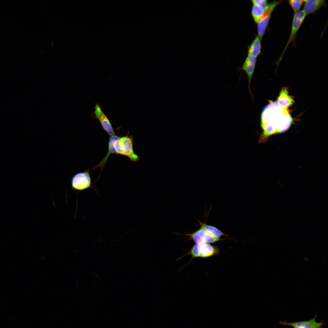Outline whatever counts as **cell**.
<instances>
[{
	"instance_id": "obj_1",
	"label": "cell",
	"mask_w": 328,
	"mask_h": 328,
	"mask_svg": "<svg viewBox=\"0 0 328 328\" xmlns=\"http://www.w3.org/2000/svg\"><path fill=\"white\" fill-rule=\"evenodd\" d=\"M293 119L288 109L280 105L276 101H269L263 109L261 115V126L258 143L266 142L271 136L287 131L291 127Z\"/></svg>"
},
{
	"instance_id": "obj_2",
	"label": "cell",
	"mask_w": 328,
	"mask_h": 328,
	"mask_svg": "<svg viewBox=\"0 0 328 328\" xmlns=\"http://www.w3.org/2000/svg\"><path fill=\"white\" fill-rule=\"evenodd\" d=\"M133 136L128 134L119 138L114 142V146L116 154L125 156L133 162L140 159L139 156L134 152L133 148Z\"/></svg>"
},
{
	"instance_id": "obj_3",
	"label": "cell",
	"mask_w": 328,
	"mask_h": 328,
	"mask_svg": "<svg viewBox=\"0 0 328 328\" xmlns=\"http://www.w3.org/2000/svg\"><path fill=\"white\" fill-rule=\"evenodd\" d=\"M216 247L210 243H201L196 244L190 250L187 255L192 256V258H206L211 256L217 252Z\"/></svg>"
},
{
	"instance_id": "obj_4",
	"label": "cell",
	"mask_w": 328,
	"mask_h": 328,
	"mask_svg": "<svg viewBox=\"0 0 328 328\" xmlns=\"http://www.w3.org/2000/svg\"><path fill=\"white\" fill-rule=\"evenodd\" d=\"M71 182L72 189L75 190L82 191L93 188L89 170L75 174L71 178Z\"/></svg>"
},
{
	"instance_id": "obj_5",
	"label": "cell",
	"mask_w": 328,
	"mask_h": 328,
	"mask_svg": "<svg viewBox=\"0 0 328 328\" xmlns=\"http://www.w3.org/2000/svg\"><path fill=\"white\" fill-rule=\"evenodd\" d=\"M306 15L303 10L295 13L293 19L291 29L289 38L279 60L280 61L290 43L294 40Z\"/></svg>"
},
{
	"instance_id": "obj_6",
	"label": "cell",
	"mask_w": 328,
	"mask_h": 328,
	"mask_svg": "<svg viewBox=\"0 0 328 328\" xmlns=\"http://www.w3.org/2000/svg\"><path fill=\"white\" fill-rule=\"evenodd\" d=\"M281 2V1H274L268 4L264 14L257 23L258 32L261 39H262L265 33L273 11Z\"/></svg>"
},
{
	"instance_id": "obj_7",
	"label": "cell",
	"mask_w": 328,
	"mask_h": 328,
	"mask_svg": "<svg viewBox=\"0 0 328 328\" xmlns=\"http://www.w3.org/2000/svg\"><path fill=\"white\" fill-rule=\"evenodd\" d=\"M316 315L313 318L308 320L296 322L280 321L279 323L280 324L293 328H323L325 323L323 321L317 322L316 320Z\"/></svg>"
},
{
	"instance_id": "obj_8",
	"label": "cell",
	"mask_w": 328,
	"mask_h": 328,
	"mask_svg": "<svg viewBox=\"0 0 328 328\" xmlns=\"http://www.w3.org/2000/svg\"><path fill=\"white\" fill-rule=\"evenodd\" d=\"M190 238L196 244L206 243H214L221 240L220 238L214 237L209 233L202 226L194 232L188 234Z\"/></svg>"
},
{
	"instance_id": "obj_9",
	"label": "cell",
	"mask_w": 328,
	"mask_h": 328,
	"mask_svg": "<svg viewBox=\"0 0 328 328\" xmlns=\"http://www.w3.org/2000/svg\"><path fill=\"white\" fill-rule=\"evenodd\" d=\"M94 113L95 118L98 119L103 128L108 134L110 136L115 135V132L110 121L98 104L95 105Z\"/></svg>"
},
{
	"instance_id": "obj_10",
	"label": "cell",
	"mask_w": 328,
	"mask_h": 328,
	"mask_svg": "<svg viewBox=\"0 0 328 328\" xmlns=\"http://www.w3.org/2000/svg\"><path fill=\"white\" fill-rule=\"evenodd\" d=\"M256 61V58L248 55L241 69V70L244 71L247 75L248 80L249 91L251 96L252 95L250 90V84L255 68Z\"/></svg>"
},
{
	"instance_id": "obj_11",
	"label": "cell",
	"mask_w": 328,
	"mask_h": 328,
	"mask_svg": "<svg viewBox=\"0 0 328 328\" xmlns=\"http://www.w3.org/2000/svg\"><path fill=\"white\" fill-rule=\"evenodd\" d=\"M289 93L287 87L282 88L276 101L280 105L287 109L294 103L293 98L289 94Z\"/></svg>"
},
{
	"instance_id": "obj_12",
	"label": "cell",
	"mask_w": 328,
	"mask_h": 328,
	"mask_svg": "<svg viewBox=\"0 0 328 328\" xmlns=\"http://www.w3.org/2000/svg\"><path fill=\"white\" fill-rule=\"evenodd\" d=\"M303 10L306 14L313 13L325 4L324 0H304Z\"/></svg>"
},
{
	"instance_id": "obj_13",
	"label": "cell",
	"mask_w": 328,
	"mask_h": 328,
	"mask_svg": "<svg viewBox=\"0 0 328 328\" xmlns=\"http://www.w3.org/2000/svg\"><path fill=\"white\" fill-rule=\"evenodd\" d=\"M119 138V136L115 135L110 137L108 143V153L102 160L94 167L93 169L98 168H101V170L102 169L110 155L112 154L115 153L114 145L115 142Z\"/></svg>"
},
{
	"instance_id": "obj_14",
	"label": "cell",
	"mask_w": 328,
	"mask_h": 328,
	"mask_svg": "<svg viewBox=\"0 0 328 328\" xmlns=\"http://www.w3.org/2000/svg\"><path fill=\"white\" fill-rule=\"evenodd\" d=\"M261 47L260 39L259 36H257L248 50V55L256 58L261 53Z\"/></svg>"
},
{
	"instance_id": "obj_15",
	"label": "cell",
	"mask_w": 328,
	"mask_h": 328,
	"mask_svg": "<svg viewBox=\"0 0 328 328\" xmlns=\"http://www.w3.org/2000/svg\"><path fill=\"white\" fill-rule=\"evenodd\" d=\"M267 5L266 6L253 4L251 11L252 15L255 21L258 23L264 14Z\"/></svg>"
},
{
	"instance_id": "obj_16",
	"label": "cell",
	"mask_w": 328,
	"mask_h": 328,
	"mask_svg": "<svg viewBox=\"0 0 328 328\" xmlns=\"http://www.w3.org/2000/svg\"><path fill=\"white\" fill-rule=\"evenodd\" d=\"M202 226L209 233L214 237L220 238L222 236H225L224 234L217 228L205 223H200Z\"/></svg>"
},
{
	"instance_id": "obj_17",
	"label": "cell",
	"mask_w": 328,
	"mask_h": 328,
	"mask_svg": "<svg viewBox=\"0 0 328 328\" xmlns=\"http://www.w3.org/2000/svg\"><path fill=\"white\" fill-rule=\"evenodd\" d=\"M304 2L302 0H290L289 1V3L295 13L299 11Z\"/></svg>"
},
{
	"instance_id": "obj_18",
	"label": "cell",
	"mask_w": 328,
	"mask_h": 328,
	"mask_svg": "<svg viewBox=\"0 0 328 328\" xmlns=\"http://www.w3.org/2000/svg\"><path fill=\"white\" fill-rule=\"evenodd\" d=\"M253 4L261 5L266 6L268 4V1L266 0H252Z\"/></svg>"
},
{
	"instance_id": "obj_19",
	"label": "cell",
	"mask_w": 328,
	"mask_h": 328,
	"mask_svg": "<svg viewBox=\"0 0 328 328\" xmlns=\"http://www.w3.org/2000/svg\"><path fill=\"white\" fill-rule=\"evenodd\" d=\"M46 257L44 256H41L40 257V259L44 261L46 259Z\"/></svg>"
},
{
	"instance_id": "obj_20",
	"label": "cell",
	"mask_w": 328,
	"mask_h": 328,
	"mask_svg": "<svg viewBox=\"0 0 328 328\" xmlns=\"http://www.w3.org/2000/svg\"><path fill=\"white\" fill-rule=\"evenodd\" d=\"M51 43H52V47H53V41H51Z\"/></svg>"
}]
</instances>
